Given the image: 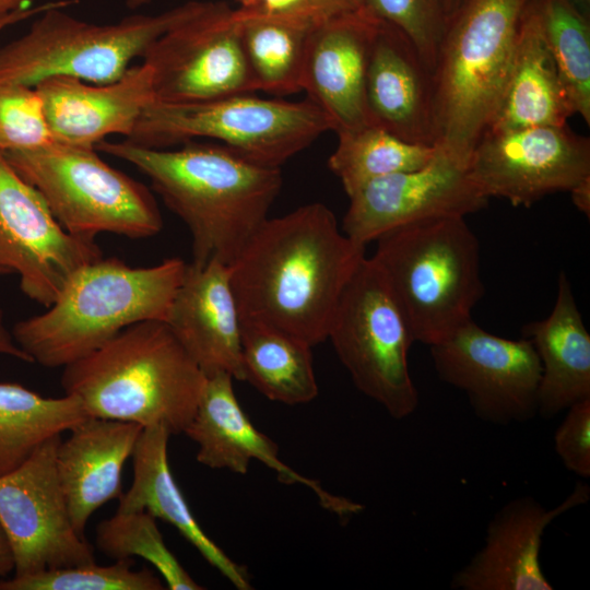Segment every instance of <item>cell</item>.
<instances>
[{"label":"cell","instance_id":"cell-27","mask_svg":"<svg viewBox=\"0 0 590 590\" xmlns=\"http://www.w3.org/2000/svg\"><path fill=\"white\" fill-rule=\"evenodd\" d=\"M237 10L243 49L257 91L300 92L308 36L323 15L311 2L280 13L266 12L258 4Z\"/></svg>","mask_w":590,"mask_h":590},{"label":"cell","instance_id":"cell-39","mask_svg":"<svg viewBox=\"0 0 590 590\" xmlns=\"http://www.w3.org/2000/svg\"><path fill=\"white\" fill-rule=\"evenodd\" d=\"M62 1L63 0L49 1L39 5L15 11L4 16H0V31L23 20L35 16L52 7L60 4Z\"/></svg>","mask_w":590,"mask_h":590},{"label":"cell","instance_id":"cell-48","mask_svg":"<svg viewBox=\"0 0 590 590\" xmlns=\"http://www.w3.org/2000/svg\"><path fill=\"white\" fill-rule=\"evenodd\" d=\"M9 273L5 269L0 267V275Z\"/></svg>","mask_w":590,"mask_h":590},{"label":"cell","instance_id":"cell-21","mask_svg":"<svg viewBox=\"0 0 590 590\" xmlns=\"http://www.w3.org/2000/svg\"><path fill=\"white\" fill-rule=\"evenodd\" d=\"M35 87L54 140L82 146H96L111 134L129 138L144 109L155 101L152 70L144 62L109 83L58 75Z\"/></svg>","mask_w":590,"mask_h":590},{"label":"cell","instance_id":"cell-43","mask_svg":"<svg viewBox=\"0 0 590 590\" xmlns=\"http://www.w3.org/2000/svg\"><path fill=\"white\" fill-rule=\"evenodd\" d=\"M35 0H0V16L33 7Z\"/></svg>","mask_w":590,"mask_h":590},{"label":"cell","instance_id":"cell-17","mask_svg":"<svg viewBox=\"0 0 590 590\" xmlns=\"http://www.w3.org/2000/svg\"><path fill=\"white\" fill-rule=\"evenodd\" d=\"M233 376L217 373L205 377L204 387L192 420L185 434L197 444V460L211 469H226L246 474L252 460L275 471L285 484H300L317 496L321 507L341 518L359 514L364 506L333 495L306 477L279 457V447L253 426L241 409L234 388Z\"/></svg>","mask_w":590,"mask_h":590},{"label":"cell","instance_id":"cell-25","mask_svg":"<svg viewBox=\"0 0 590 590\" xmlns=\"http://www.w3.org/2000/svg\"><path fill=\"white\" fill-rule=\"evenodd\" d=\"M540 359L538 413L550 418L590 398V334L565 272L557 280L551 314L521 330Z\"/></svg>","mask_w":590,"mask_h":590},{"label":"cell","instance_id":"cell-9","mask_svg":"<svg viewBox=\"0 0 590 590\" xmlns=\"http://www.w3.org/2000/svg\"><path fill=\"white\" fill-rule=\"evenodd\" d=\"M2 154L39 191L60 225L75 236L94 238L107 232L143 238L163 227L149 189L108 165L95 146L54 141Z\"/></svg>","mask_w":590,"mask_h":590},{"label":"cell","instance_id":"cell-41","mask_svg":"<svg viewBox=\"0 0 590 590\" xmlns=\"http://www.w3.org/2000/svg\"><path fill=\"white\" fill-rule=\"evenodd\" d=\"M14 556L9 540L0 524V578L14 573Z\"/></svg>","mask_w":590,"mask_h":590},{"label":"cell","instance_id":"cell-33","mask_svg":"<svg viewBox=\"0 0 590 590\" xmlns=\"http://www.w3.org/2000/svg\"><path fill=\"white\" fill-rule=\"evenodd\" d=\"M133 558L111 565L96 563L0 578V590H163L165 583L149 568L133 569Z\"/></svg>","mask_w":590,"mask_h":590},{"label":"cell","instance_id":"cell-40","mask_svg":"<svg viewBox=\"0 0 590 590\" xmlns=\"http://www.w3.org/2000/svg\"><path fill=\"white\" fill-rule=\"evenodd\" d=\"M574 205L587 217L590 216V177L581 180L570 191Z\"/></svg>","mask_w":590,"mask_h":590},{"label":"cell","instance_id":"cell-13","mask_svg":"<svg viewBox=\"0 0 590 590\" xmlns=\"http://www.w3.org/2000/svg\"><path fill=\"white\" fill-rule=\"evenodd\" d=\"M429 347L438 377L467 394L479 418L507 425L538 414L541 364L528 339L495 335L471 319Z\"/></svg>","mask_w":590,"mask_h":590},{"label":"cell","instance_id":"cell-47","mask_svg":"<svg viewBox=\"0 0 590 590\" xmlns=\"http://www.w3.org/2000/svg\"><path fill=\"white\" fill-rule=\"evenodd\" d=\"M241 5H253L257 4L258 0H240Z\"/></svg>","mask_w":590,"mask_h":590},{"label":"cell","instance_id":"cell-29","mask_svg":"<svg viewBox=\"0 0 590 590\" xmlns=\"http://www.w3.org/2000/svg\"><path fill=\"white\" fill-rule=\"evenodd\" d=\"M88 417L72 394L46 398L21 385L0 382V475L27 460L48 439Z\"/></svg>","mask_w":590,"mask_h":590},{"label":"cell","instance_id":"cell-4","mask_svg":"<svg viewBox=\"0 0 590 590\" xmlns=\"http://www.w3.org/2000/svg\"><path fill=\"white\" fill-rule=\"evenodd\" d=\"M186 268L179 258L130 267L102 257L76 271L45 312L15 323L13 338L31 363L64 367L131 324L166 321Z\"/></svg>","mask_w":590,"mask_h":590},{"label":"cell","instance_id":"cell-16","mask_svg":"<svg viewBox=\"0 0 590 590\" xmlns=\"http://www.w3.org/2000/svg\"><path fill=\"white\" fill-rule=\"evenodd\" d=\"M349 199L342 231L362 246L400 226L437 217H465L488 203L467 165L439 146L425 166L371 180Z\"/></svg>","mask_w":590,"mask_h":590},{"label":"cell","instance_id":"cell-19","mask_svg":"<svg viewBox=\"0 0 590 590\" xmlns=\"http://www.w3.org/2000/svg\"><path fill=\"white\" fill-rule=\"evenodd\" d=\"M589 498V485L578 482L552 509L528 496L511 499L489 521L483 547L453 575L451 589L552 590L540 562L543 534L556 518Z\"/></svg>","mask_w":590,"mask_h":590},{"label":"cell","instance_id":"cell-35","mask_svg":"<svg viewBox=\"0 0 590 590\" xmlns=\"http://www.w3.org/2000/svg\"><path fill=\"white\" fill-rule=\"evenodd\" d=\"M54 141L36 87L0 81V152L35 149Z\"/></svg>","mask_w":590,"mask_h":590},{"label":"cell","instance_id":"cell-5","mask_svg":"<svg viewBox=\"0 0 590 590\" xmlns=\"http://www.w3.org/2000/svg\"><path fill=\"white\" fill-rule=\"evenodd\" d=\"M535 1L465 0L448 21L433 73L436 145L467 166L499 107Z\"/></svg>","mask_w":590,"mask_h":590},{"label":"cell","instance_id":"cell-10","mask_svg":"<svg viewBox=\"0 0 590 590\" xmlns=\"http://www.w3.org/2000/svg\"><path fill=\"white\" fill-rule=\"evenodd\" d=\"M327 339L362 393L396 420L414 413L420 399L408 353L415 341L371 258L361 260L344 287Z\"/></svg>","mask_w":590,"mask_h":590},{"label":"cell","instance_id":"cell-7","mask_svg":"<svg viewBox=\"0 0 590 590\" xmlns=\"http://www.w3.org/2000/svg\"><path fill=\"white\" fill-rule=\"evenodd\" d=\"M329 130L330 121L308 98L288 102L240 94L180 104L154 101L127 140L167 149L210 138L252 162L280 168Z\"/></svg>","mask_w":590,"mask_h":590},{"label":"cell","instance_id":"cell-34","mask_svg":"<svg viewBox=\"0 0 590 590\" xmlns=\"http://www.w3.org/2000/svg\"><path fill=\"white\" fill-rule=\"evenodd\" d=\"M364 7L378 20L400 30L434 73L448 24L445 0H364Z\"/></svg>","mask_w":590,"mask_h":590},{"label":"cell","instance_id":"cell-2","mask_svg":"<svg viewBox=\"0 0 590 590\" xmlns=\"http://www.w3.org/2000/svg\"><path fill=\"white\" fill-rule=\"evenodd\" d=\"M97 151L137 167L192 237V264L232 261L269 217L282 187L279 167L252 162L223 144L188 141L154 149L123 140Z\"/></svg>","mask_w":590,"mask_h":590},{"label":"cell","instance_id":"cell-26","mask_svg":"<svg viewBox=\"0 0 590 590\" xmlns=\"http://www.w3.org/2000/svg\"><path fill=\"white\" fill-rule=\"evenodd\" d=\"M536 2L523 22L502 102L488 130L562 126L575 115L545 43Z\"/></svg>","mask_w":590,"mask_h":590},{"label":"cell","instance_id":"cell-11","mask_svg":"<svg viewBox=\"0 0 590 590\" xmlns=\"http://www.w3.org/2000/svg\"><path fill=\"white\" fill-rule=\"evenodd\" d=\"M152 70L155 102L194 103L257 91L241 43L237 9L199 1L142 56Z\"/></svg>","mask_w":590,"mask_h":590},{"label":"cell","instance_id":"cell-46","mask_svg":"<svg viewBox=\"0 0 590 590\" xmlns=\"http://www.w3.org/2000/svg\"><path fill=\"white\" fill-rule=\"evenodd\" d=\"M151 1L152 0H126V5L127 8L131 10H135V9L146 5Z\"/></svg>","mask_w":590,"mask_h":590},{"label":"cell","instance_id":"cell-31","mask_svg":"<svg viewBox=\"0 0 590 590\" xmlns=\"http://www.w3.org/2000/svg\"><path fill=\"white\" fill-rule=\"evenodd\" d=\"M541 30L574 113L590 125V23L571 0H538Z\"/></svg>","mask_w":590,"mask_h":590},{"label":"cell","instance_id":"cell-3","mask_svg":"<svg viewBox=\"0 0 590 590\" xmlns=\"http://www.w3.org/2000/svg\"><path fill=\"white\" fill-rule=\"evenodd\" d=\"M205 376L162 320L131 324L63 367L61 386L86 414L184 433Z\"/></svg>","mask_w":590,"mask_h":590},{"label":"cell","instance_id":"cell-45","mask_svg":"<svg viewBox=\"0 0 590 590\" xmlns=\"http://www.w3.org/2000/svg\"><path fill=\"white\" fill-rule=\"evenodd\" d=\"M575 5L587 16H589L590 0H571Z\"/></svg>","mask_w":590,"mask_h":590},{"label":"cell","instance_id":"cell-30","mask_svg":"<svg viewBox=\"0 0 590 590\" xmlns=\"http://www.w3.org/2000/svg\"><path fill=\"white\" fill-rule=\"evenodd\" d=\"M337 134L338 144L328 166L347 197L377 178L425 166L437 150V145L406 142L376 126Z\"/></svg>","mask_w":590,"mask_h":590},{"label":"cell","instance_id":"cell-24","mask_svg":"<svg viewBox=\"0 0 590 590\" xmlns=\"http://www.w3.org/2000/svg\"><path fill=\"white\" fill-rule=\"evenodd\" d=\"M170 432L163 425L143 427L132 452L133 479L117 510H144L178 532L235 588L250 590L245 567L233 560L202 530L179 488L168 462Z\"/></svg>","mask_w":590,"mask_h":590},{"label":"cell","instance_id":"cell-38","mask_svg":"<svg viewBox=\"0 0 590 590\" xmlns=\"http://www.w3.org/2000/svg\"><path fill=\"white\" fill-rule=\"evenodd\" d=\"M0 355H8L23 362L31 363L28 356L16 344L12 331H10L4 322L3 312L0 309Z\"/></svg>","mask_w":590,"mask_h":590},{"label":"cell","instance_id":"cell-28","mask_svg":"<svg viewBox=\"0 0 590 590\" xmlns=\"http://www.w3.org/2000/svg\"><path fill=\"white\" fill-rule=\"evenodd\" d=\"M312 347L283 331L241 321L244 381L272 401L308 403L318 396Z\"/></svg>","mask_w":590,"mask_h":590},{"label":"cell","instance_id":"cell-14","mask_svg":"<svg viewBox=\"0 0 590 590\" xmlns=\"http://www.w3.org/2000/svg\"><path fill=\"white\" fill-rule=\"evenodd\" d=\"M99 258L94 238L67 232L0 152V267L19 274L23 293L49 307L76 271Z\"/></svg>","mask_w":590,"mask_h":590},{"label":"cell","instance_id":"cell-44","mask_svg":"<svg viewBox=\"0 0 590 590\" xmlns=\"http://www.w3.org/2000/svg\"><path fill=\"white\" fill-rule=\"evenodd\" d=\"M465 0H445L448 21L458 11Z\"/></svg>","mask_w":590,"mask_h":590},{"label":"cell","instance_id":"cell-22","mask_svg":"<svg viewBox=\"0 0 590 590\" xmlns=\"http://www.w3.org/2000/svg\"><path fill=\"white\" fill-rule=\"evenodd\" d=\"M165 322L205 377L227 373L244 380L241 320L228 264H187Z\"/></svg>","mask_w":590,"mask_h":590},{"label":"cell","instance_id":"cell-8","mask_svg":"<svg viewBox=\"0 0 590 590\" xmlns=\"http://www.w3.org/2000/svg\"><path fill=\"white\" fill-rule=\"evenodd\" d=\"M73 3L63 0L39 13L24 35L0 48V81L35 87L58 75L91 83L118 80L135 57L194 11L199 1L110 24L90 23L64 12Z\"/></svg>","mask_w":590,"mask_h":590},{"label":"cell","instance_id":"cell-6","mask_svg":"<svg viewBox=\"0 0 590 590\" xmlns=\"http://www.w3.org/2000/svg\"><path fill=\"white\" fill-rule=\"evenodd\" d=\"M371 257L414 341L435 345L472 319L484 295L480 244L463 216L411 223L377 239Z\"/></svg>","mask_w":590,"mask_h":590},{"label":"cell","instance_id":"cell-37","mask_svg":"<svg viewBox=\"0 0 590 590\" xmlns=\"http://www.w3.org/2000/svg\"><path fill=\"white\" fill-rule=\"evenodd\" d=\"M312 4L321 15L329 16L359 10L364 8V0H316Z\"/></svg>","mask_w":590,"mask_h":590},{"label":"cell","instance_id":"cell-42","mask_svg":"<svg viewBox=\"0 0 590 590\" xmlns=\"http://www.w3.org/2000/svg\"><path fill=\"white\" fill-rule=\"evenodd\" d=\"M316 0H258L257 4L270 13H280L299 8Z\"/></svg>","mask_w":590,"mask_h":590},{"label":"cell","instance_id":"cell-18","mask_svg":"<svg viewBox=\"0 0 590 590\" xmlns=\"http://www.w3.org/2000/svg\"><path fill=\"white\" fill-rule=\"evenodd\" d=\"M378 22L364 7L322 16L310 30L302 91L326 115L335 133L371 126L365 81Z\"/></svg>","mask_w":590,"mask_h":590},{"label":"cell","instance_id":"cell-12","mask_svg":"<svg viewBox=\"0 0 590 590\" xmlns=\"http://www.w3.org/2000/svg\"><path fill=\"white\" fill-rule=\"evenodd\" d=\"M60 436L0 475V524L13 552L16 576L96 563L93 547L73 527L58 476Z\"/></svg>","mask_w":590,"mask_h":590},{"label":"cell","instance_id":"cell-36","mask_svg":"<svg viewBox=\"0 0 590 590\" xmlns=\"http://www.w3.org/2000/svg\"><path fill=\"white\" fill-rule=\"evenodd\" d=\"M554 434V448L564 467L582 479L590 476V398L566 409Z\"/></svg>","mask_w":590,"mask_h":590},{"label":"cell","instance_id":"cell-15","mask_svg":"<svg viewBox=\"0 0 590 590\" xmlns=\"http://www.w3.org/2000/svg\"><path fill=\"white\" fill-rule=\"evenodd\" d=\"M467 167L487 199L529 208L547 194L569 192L590 177V139L567 123L488 130Z\"/></svg>","mask_w":590,"mask_h":590},{"label":"cell","instance_id":"cell-1","mask_svg":"<svg viewBox=\"0 0 590 590\" xmlns=\"http://www.w3.org/2000/svg\"><path fill=\"white\" fill-rule=\"evenodd\" d=\"M365 246L339 228L334 213L314 202L268 217L229 267L240 320L323 342L341 294Z\"/></svg>","mask_w":590,"mask_h":590},{"label":"cell","instance_id":"cell-23","mask_svg":"<svg viewBox=\"0 0 590 590\" xmlns=\"http://www.w3.org/2000/svg\"><path fill=\"white\" fill-rule=\"evenodd\" d=\"M143 427L130 422L86 417L60 440L56 467L78 534L85 536L91 516L119 498L121 474Z\"/></svg>","mask_w":590,"mask_h":590},{"label":"cell","instance_id":"cell-32","mask_svg":"<svg viewBox=\"0 0 590 590\" xmlns=\"http://www.w3.org/2000/svg\"><path fill=\"white\" fill-rule=\"evenodd\" d=\"M95 543L107 557L118 560L140 557L149 562L170 590H201L167 547L155 518L144 510L119 511L96 528Z\"/></svg>","mask_w":590,"mask_h":590},{"label":"cell","instance_id":"cell-20","mask_svg":"<svg viewBox=\"0 0 590 590\" xmlns=\"http://www.w3.org/2000/svg\"><path fill=\"white\" fill-rule=\"evenodd\" d=\"M365 101L371 126L410 143L437 144L433 74L411 40L380 20L369 50Z\"/></svg>","mask_w":590,"mask_h":590}]
</instances>
